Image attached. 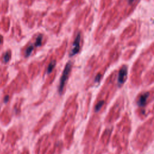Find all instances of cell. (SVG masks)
I'll return each instance as SVG.
<instances>
[{"label":"cell","instance_id":"cell-1","mask_svg":"<svg viewBox=\"0 0 154 154\" xmlns=\"http://www.w3.org/2000/svg\"><path fill=\"white\" fill-rule=\"evenodd\" d=\"M71 68H72V63L71 62V61H69V62H67L66 65V67L64 69L62 75H61V77L60 78V85L58 87V91L60 94L63 92L65 83L68 78L69 74H70L71 72Z\"/></svg>","mask_w":154,"mask_h":154},{"label":"cell","instance_id":"cell-2","mask_svg":"<svg viewBox=\"0 0 154 154\" xmlns=\"http://www.w3.org/2000/svg\"><path fill=\"white\" fill-rule=\"evenodd\" d=\"M12 119V115L9 111V108L6 107L0 113V122L4 126L10 124Z\"/></svg>","mask_w":154,"mask_h":154},{"label":"cell","instance_id":"cell-3","mask_svg":"<svg viewBox=\"0 0 154 154\" xmlns=\"http://www.w3.org/2000/svg\"><path fill=\"white\" fill-rule=\"evenodd\" d=\"M16 139L17 137L16 129H14V127L11 128L8 130V131L7 132L5 142L7 144H9L12 146H13L15 142H16Z\"/></svg>","mask_w":154,"mask_h":154},{"label":"cell","instance_id":"cell-4","mask_svg":"<svg viewBox=\"0 0 154 154\" xmlns=\"http://www.w3.org/2000/svg\"><path fill=\"white\" fill-rule=\"evenodd\" d=\"M80 41H81V34L78 33L76 35L75 39L73 43V48L70 52V57L74 56L76 54H78L80 50Z\"/></svg>","mask_w":154,"mask_h":154},{"label":"cell","instance_id":"cell-5","mask_svg":"<svg viewBox=\"0 0 154 154\" xmlns=\"http://www.w3.org/2000/svg\"><path fill=\"white\" fill-rule=\"evenodd\" d=\"M128 74V68L126 66H124L119 72L118 76V84L119 86H120L124 84L126 80V78Z\"/></svg>","mask_w":154,"mask_h":154},{"label":"cell","instance_id":"cell-6","mask_svg":"<svg viewBox=\"0 0 154 154\" xmlns=\"http://www.w3.org/2000/svg\"><path fill=\"white\" fill-rule=\"evenodd\" d=\"M149 96V93H148V92H146V93L142 95L137 101V104L138 105V106L140 107L144 106L146 105V101H147Z\"/></svg>","mask_w":154,"mask_h":154},{"label":"cell","instance_id":"cell-7","mask_svg":"<svg viewBox=\"0 0 154 154\" xmlns=\"http://www.w3.org/2000/svg\"><path fill=\"white\" fill-rule=\"evenodd\" d=\"M56 65V60H52L51 62L50 63V65H49V66L48 67V69H47V73L48 74L52 72L53 69L55 67Z\"/></svg>","mask_w":154,"mask_h":154},{"label":"cell","instance_id":"cell-8","mask_svg":"<svg viewBox=\"0 0 154 154\" xmlns=\"http://www.w3.org/2000/svg\"><path fill=\"white\" fill-rule=\"evenodd\" d=\"M42 38H43V36L42 35L40 34L38 35L37 38H36V42H35V46L36 47H40V46H41L42 45Z\"/></svg>","mask_w":154,"mask_h":154},{"label":"cell","instance_id":"cell-9","mask_svg":"<svg viewBox=\"0 0 154 154\" xmlns=\"http://www.w3.org/2000/svg\"><path fill=\"white\" fill-rule=\"evenodd\" d=\"M34 50V46L33 45H30L27 48V50L25 51V57H28L31 55V54L33 52Z\"/></svg>","mask_w":154,"mask_h":154},{"label":"cell","instance_id":"cell-10","mask_svg":"<svg viewBox=\"0 0 154 154\" xmlns=\"http://www.w3.org/2000/svg\"><path fill=\"white\" fill-rule=\"evenodd\" d=\"M11 57V53L10 51H7V52H6V54H4V57H3V61L4 63H7L9 62L10 59Z\"/></svg>","mask_w":154,"mask_h":154},{"label":"cell","instance_id":"cell-11","mask_svg":"<svg viewBox=\"0 0 154 154\" xmlns=\"http://www.w3.org/2000/svg\"><path fill=\"white\" fill-rule=\"evenodd\" d=\"M104 101H99L97 104L95 106V111H99L100 110H101V107H102V105H104Z\"/></svg>","mask_w":154,"mask_h":154},{"label":"cell","instance_id":"cell-12","mask_svg":"<svg viewBox=\"0 0 154 154\" xmlns=\"http://www.w3.org/2000/svg\"><path fill=\"white\" fill-rule=\"evenodd\" d=\"M101 74H98V75H96V76L95 77V82H99V81H100V80H101Z\"/></svg>","mask_w":154,"mask_h":154},{"label":"cell","instance_id":"cell-13","mask_svg":"<svg viewBox=\"0 0 154 154\" xmlns=\"http://www.w3.org/2000/svg\"><path fill=\"white\" fill-rule=\"evenodd\" d=\"M3 37H2L1 35H0V44L2 43V42H3Z\"/></svg>","mask_w":154,"mask_h":154},{"label":"cell","instance_id":"cell-14","mask_svg":"<svg viewBox=\"0 0 154 154\" xmlns=\"http://www.w3.org/2000/svg\"><path fill=\"white\" fill-rule=\"evenodd\" d=\"M134 1V0H128V3L130 4V3H132Z\"/></svg>","mask_w":154,"mask_h":154}]
</instances>
